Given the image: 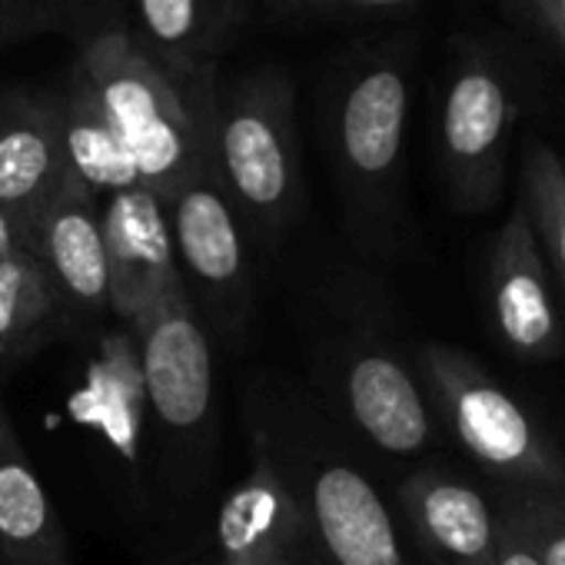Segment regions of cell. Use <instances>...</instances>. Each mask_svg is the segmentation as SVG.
<instances>
[{
    "label": "cell",
    "mask_w": 565,
    "mask_h": 565,
    "mask_svg": "<svg viewBox=\"0 0 565 565\" xmlns=\"http://www.w3.org/2000/svg\"><path fill=\"white\" fill-rule=\"evenodd\" d=\"M423 34L406 28L340 51L317 90V124L350 230L370 253H393L406 226V130Z\"/></svg>",
    "instance_id": "6da1fadb"
},
{
    "label": "cell",
    "mask_w": 565,
    "mask_h": 565,
    "mask_svg": "<svg viewBox=\"0 0 565 565\" xmlns=\"http://www.w3.org/2000/svg\"><path fill=\"white\" fill-rule=\"evenodd\" d=\"M539 67L502 34H456L446 47L436 167L459 213H489L509 177L515 130L539 97Z\"/></svg>",
    "instance_id": "7a4b0ae2"
},
{
    "label": "cell",
    "mask_w": 565,
    "mask_h": 565,
    "mask_svg": "<svg viewBox=\"0 0 565 565\" xmlns=\"http://www.w3.org/2000/svg\"><path fill=\"white\" fill-rule=\"evenodd\" d=\"M210 147L249 249L273 253L303 210L294 77L276 64L216 77Z\"/></svg>",
    "instance_id": "3957f363"
},
{
    "label": "cell",
    "mask_w": 565,
    "mask_h": 565,
    "mask_svg": "<svg viewBox=\"0 0 565 565\" xmlns=\"http://www.w3.org/2000/svg\"><path fill=\"white\" fill-rule=\"evenodd\" d=\"M416 376L436 416L492 489L565 495V446L476 356L446 343L413 353Z\"/></svg>",
    "instance_id": "277c9868"
},
{
    "label": "cell",
    "mask_w": 565,
    "mask_h": 565,
    "mask_svg": "<svg viewBox=\"0 0 565 565\" xmlns=\"http://www.w3.org/2000/svg\"><path fill=\"white\" fill-rule=\"evenodd\" d=\"M71 71L104 107L137 167L140 186L170 200L200 163L213 160L210 107L216 81L186 97L137 51L127 31L81 44Z\"/></svg>",
    "instance_id": "5b68a950"
},
{
    "label": "cell",
    "mask_w": 565,
    "mask_h": 565,
    "mask_svg": "<svg viewBox=\"0 0 565 565\" xmlns=\"http://www.w3.org/2000/svg\"><path fill=\"white\" fill-rule=\"evenodd\" d=\"M167 210L180 282L203 330L236 343L253 313V249L213 160L170 193Z\"/></svg>",
    "instance_id": "8992f818"
},
{
    "label": "cell",
    "mask_w": 565,
    "mask_h": 565,
    "mask_svg": "<svg viewBox=\"0 0 565 565\" xmlns=\"http://www.w3.org/2000/svg\"><path fill=\"white\" fill-rule=\"evenodd\" d=\"M147 409L170 446L190 449L210 439L213 350L183 282L160 294L130 327Z\"/></svg>",
    "instance_id": "52a82bcc"
},
{
    "label": "cell",
    "mask_w": 565,
    "mask_h": 565,
    "mask_svg": "<svg viewBox=\"0 0 565 565\" xmlns=\"http://www.w3.org/2000/svg\"><path fill=\"white\" fill-rule=\"evenodd\" d=\"M340 403L353 429L383 456L416 459L436 443V416L416 366L380 333L353 337L340 356Z\"/></svg>",
    "instance_id": "ba28073f"
},
{
    "label": "cell",
    "mask_w": 565,
    "mask_h": 565,
    "mask_svg": "<svg viewBox=\"0 0 565 565\" xmlns=\"http://www.w3.org/2000/svg\"><path fill=\"white\" fill-rule=\"evenodd\" d=\"M486 303L502 350L522 363H548L565 350L552 273L525 206L515 200L486 256Z\"/></svg>",
    "instance_id": "9c48e42d"
},
{
    "label": "cell",
    "mask_w": 565,
    "mask_h": 565,
    "mask_svg": "<svg viewBox=\"0 0 565 565\" xmlns=\"http://www.w3.org/2000/svg\"><path fill=\"white\" fill-rule=\"evenodd\" d=\"M71 177L57 94L0 90V213L31 236L38 216Z\"/></svg>",
    "instance_id": "30bf717a"
},
{
    "label": "cell",
    "mask_w": 565,
    "mask_h": 565,
    "mask_svg": "<svg viewBox=\"0 0 565 565\" xmlns=\"http://www.w3.org/2000/svg\"><path fill=\"white\" fill-rule=\"evenodd\" d=\"M100 220L110 266V313L130 330L160 294L180 282L170 210L160 193L130 186L104 196Z\"/></svg>",
    "instance_id": "8fae6325"
},
{
    "label": "cell",
    "mask_w": 565,
    "mask_h": 565,
    "mask_svg": "<svg viewBox=\"0 0 565 565\" xmlns=\"http://www.w3.org/2000/svg\"><path fill=\"white\" fill-rule=\"evenodd\" d=\"M399 509L429 565H495L499 509L469 479L419 466L399 482Z\"/></svg>",
    "instance_id": "7c38bea8"
},
{
    "label": "cell",
    "mask_w": 565,
    "mask_h": 565,
    "mask_svg": "<svg viewBox=\"0 0 565 565\" xmlns=\"http://www.w3.org/2000/svg\"><path fill=\"white\" fill-rule=\"evenodd\" d=\"M34 256L51 276L67 317L110 310V266L100 200L71 177L31 230Z\"/></svg>",
    "instance_id": "4fadbf2b"
},
{
    "label": "cell",
    "mask_w": 565,
    "mask_h": 565,
    "mask_svg": "<svg viewBox=\"0 0 565 565\" xmlns=\"http://www.w3.org/2000/svg\"><path fill=\"white\" fill-rule=\"evenodd\" d=\"M303 515L333 565H409L390 505L347 459L313 466Z\"/></svg>",
    "instance_id": "5bb4252c"
},
{
    "label": "cell",
    "mask_w": 565,
    "mask_h": 565,
    "mask_svg": "<svg viewBox=\"0 0 565 565\" xmlns=\"http://www.w3.org/2000/svg\"><path fill=\"white\" fill-rule=\"evenodd\" d=\"M303 502L282 476L266 436L253 439L246 479L223 499L216 542L226 565H287L303 532Z\"/></svg>",
    "instance_id": "9a60e30c"
},
{
    "label": "cell",
    "mask_w": 565,
    "mask_h": 565,
    "mask_svg": "<svg viewBox=\"0 0 565 565\" xmlns=\"http://www.w3.org/2000/svg\"><path fill=\"white\" fill-rule=\"evenodd\" d=\"M239 28L230 0H130L127 34L186 97L220 77L216 57Z\"/></svg>",
    "instance_id": "2e32d148"
},
{
    "label": "cell",
    "mask_w": 565,
    "mask_h": 565,
    "mask_svg": "<svg viewBox=\"0 0 565 565\" xmlns=\"http://www.w3.org/2000/svg\"><path fill=\"white\" fill-rule=\"evenodd\" d=\"M0 565H71L57 505L21 446L4 403H0Z\"/></svg>",
    "instance_id": "e0dca14e"
},
{
    "label": "cell",
    "mask_w": 565,
    "mask_h": 565,
    "mask_svg": "<svg viewBox=\"0 0 565 565\" xmlns=\"http://www.w3.org/2000/svg\"><path fill=\"white\" fill-rule=\"evenodd\" d=\"M64 130V150L71 173L100 200L130 186H140L137 167L117 137L114 124L107 120L104 107L90 94V87L67 67L64 84L54 90Z\"/></svg>",
    "instance_id": "ac0fdd59"
},
{
    "label": "cell",
    "mask_w": 565,
    "mask_h": 565,
    "mask_svg": "<svg viewBox=\"0 0 565 565\" xmlns=\"http://www.w3.org/2000/svg\"><path fill=\"white\" fill-rule=\"evenodd\" d=\"M67 317L34 253L0 259V363L31 353Z\"/></svg>",
    "instance_id": "d6986e66"
},
{
    "label": "cell",
    "mask_w": 565,
    "mask_h": 565,
    "mask_svg": "<svg viewBox=\"0 0 565 565\" xmlns=\"http://www.w3.org/2000/svg\"><path fill=\"white\" fill-rule=\"evenodd\" d=\"M519 203L529 213L548 273L565 290V157L545 140H529L519 170Z\"/></svg>",
    "instance_id": "ffe728a7"
},
{
    "label": "cell",
    "mask_w": 565,
    "mask_h": 565,
    "mask_svg": "<svg viewBox=\"0 0 565 565\" xmlns=\"http://www.w3.org/2000/svg\"><path fill=\"white\" fill-rule=\"evenodd\" d=\"M423 0H253V11L279 24H337V21H383L409 14Z\"/></svg>",
    "instance_id": "44dd1931"
},
{
    "label": "cell",
    "mask_w": 565,
    "mask_h": 565,
    "mask_svg": "<svg viewBox=\"0 0 565 565\" xmlns=\"http://www.w3.org/2000/svg\"><path fill=\"white\" fill-rule=\"evenodd\" d=\"M495 499L519 519L545 565H565V495H529V492H502Z\"/></svg>",
    "instance_id": "7402d4cb"
},
{
    "label": "cell",
    "mask_w": 565,
    "mask_h": 565,
    "mask_svg": "<svg viewBox=\"0 0 565 565\" xmlns=\"http://www.w3.org/2000/svg\"><path fill=\"white\" fill-rule=\"evenodd\" d=\"M61 21V34L74 38V44H87L104 34L127 31L130 0H41Z\"/></svg>",
    "instance_id": "603a6c76"
},
{
    "label": "cell",
    "mask_w": 565,
    "mask_h": 565,
    "mask_svg": "<svg viewBox=\"0 0 565 565\" xmlns=\"http://www.w3.org/2000/svg\"><path fill=\"white\" fill-rule=\"evenodd\" d=\"M61 34V21L41 0H0V51L44 38Z\"/></svg>",
    "instance_id": "cb8c5ba5"
},
{
    "label": "cell",
    "mask_w": 565,
    "mask_h": 565,
    "mask_svg": "<svg viewBox=\"0 0 565 565\" xmlns=\"http://www.w3.org/2000/svg\"><path fill=\"white\" fill-rule=\"evenodd\" d=\"M495 499V495H492ZM499 509V545H495V565H545L542 552L529 539V532L519 525V519L495 499Z\"/></svg>",
    "instance_id": "d4e9b609"
},
{
    "label": "cell",
    "mask_w": 565,
    "mask_h": 565,
    "mask_svg": "<svg viewBox=\"0 0 565 565\" xmlns=\"http://www.w3.org/2000/svg\"><path fill=\"white\" fill-rule=\"evenodd\" d=\"M525 21L555 47L565 54V0H515Z\"/></svg>",
    "instance_id": "484cf974"
},
{
    "label": "cell",
    "mask_w": 565,
    "mask_h": 565,
    "mask_svg": "<svg viewBox=\"0 0 565 565\" xmlns=\"http://www.w3.org/2000/svg\"><path fill=\"white\" fill-rule=\"evenodd\" d=\"M21 253H34L31 246V236L11 220L0 213V259H8V256H21Z\"/></svg>",
    "instance_id": "4316f807"
},
{
    "label": "cell",
    "mask_w": 565,
    "mask_h": 565,
    "mask_svg": "<svg viewBox=\"0 0 565 565\" xmlns=\"http://www.w3.org/2000/svg\"><path fill=\"white\" fill-rule=\"evenodd\" d=\"M230 4H233V14H236V21L243 24V18L253 11V0H230Z\"/></svg>",
    "instance_id": "83f0119b"
}]
</instances>
